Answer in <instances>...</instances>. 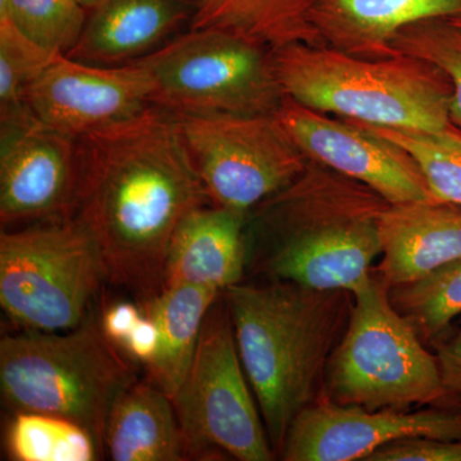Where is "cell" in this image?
Wrapping results in <instances>:
<instances>
[{"mask_svg":"<svg viewBox=\"0 0 461 461\" xmlns=\"http://www.w3.org/2000/svg\"><path fill=\"white\" fill-rule=\"evenodd\" d=\"M247 217L215 205L190 212L167 251L163 290L200 286L223 293L240 284L247 272Z\"/></svg>","mask_w":461,"mask_h":461,"instance_id":"cell-17","label":"cell"},{"mask_svg":"<svg viewBox=\"0 0 461 461\" xmlns=\"http://www.w3.org/2000/svg\"><path fill=\"white\" fill-rule=\"evenodd\" d=\"M391 304L423 342L438 341L461 315V258L388 290Z\"/></svg>","mask_w":461,"mask_h":461,"instance_id":"cell-23","label":"cell"},{"mask_svg":"<svg viewBox=\"0 0 461 461\" xmlns=\"http://www.w3.org/2000/svg\"><path fill=\"white\" fill-rule=\"evenodd\" d=\"M379 238L381 262L372 271L384 286L418 280L461 258V205L438 200L388 204Z\"/></svg>","mask_w":461,"mask_h":461,"instance_id":"cell-15","label":"cell"},{"mask_svg":"<svg viewBox=\"0 0 461 461\" xmlns=\"http://www.w3.org/2000/svg\"><path fill=\"white\" fill-rule=\"evenodd\" d=\"M461 17V0H317L312 23L321 45L353 56L388 58L399 33L421 21Z\"/></svg>","mask_w":461,"mask_h":461,"instance_id":"cell-18","label":"cell"},{"mask_svg":"<svg viewBox=\"0 0 461 461\" xmlns=\"http://www.w3.org/2000/svg\"><path fill=\"white\" fill-rule=\"evenodd\" d=\"M176 118L212 205L248 215L308 166L277 113Z\"/></svg>","mask_w":461,"mask_h":461,"instance_id":"cell-10","label":"cell"},{"mask_svg":"<svg viewBox=\"0 0 461 461\" xmlns=\"http://www.w3.org/2000/svg\"><path fill=\"white\" fill-rule=\"evenodd\" d=\"M75 2H77L78 5H83L85 9L90 12L91 9L95 8L102 0H75Z\"/></svg>","mask_w":461,"mask_h":461,"instance_id":"cell-30","label":"cell"},{"mask_svg":"<svg viewBox=\"0 0 461 461\" xmlns=\"http://www.w3.org/2000/svg\"><path fill=\"white\" fill-rule=\"evenodd\" d=\"M222 294L240 360L278 456L291 423L324 395L327 364L348 327L353 294L268 281L240 282Z\"/></svg>","mask_w":461,"mask_h":461,"instance_id":"cell-2","label":"cell"},{"mask_svg":"<svg viewBox=\"0 0 461 461\" xmlns=\"http://www.w3.org/2000/svg\"><path fill=\"white\" fill-rule=\"evenodd\" d=\"M388 204L362 182L309 160L300 177L257 206L247 271L351 293L381 257L379 221Z\"/></svg>","mask_w":461,"mask_h":461,"instance_id":"cell-3","label":"cell"},{"mask_svg":"<svg viewBox=\"0 0 461 461\" xmlns=\"http://www.w3.org/2000/svg\"><path fill=\"white\" fill-rule=\"evenodd\" d=\"M78 186L77 139L45 126L33 117L2 126L3 229L74 217Z\"/></svg>","mask_w":461,"mask_h":461,"instance_id":"cell-13","label":"cell"},{"mask_svg":"<svg viewBox=\"0 0 461 461\" xmlns=\"http://www.w3.org/2000/svg\"><path fill=\"white\" fill-rule=\"evenodd\" d=\"M107 272L98 245L75 217L5 230L0 304L17 326L62 332L87 318Z\"/></svg>","mask_w":461,"mask_h":461,"instance_id":"cell-7","label":"cell"},{"mask_svg":"<svg viewBox=\"0 0 461 461\" xmlns=\"http://www.w3.org/2000/svg\"><path fill=\"white\" fill-rule=\"evenodd\" d=\"M5 448L14 461H95L105 456L89 430L44 412L14 411L5 429Z\"/></svg>","mask_w":461,"mask_h":461,"instance_id":"cell-22","label":"cell"},{"mask_svg":"<svg viewBox=\"0 0 461 461\" xmlns=\"http://www.w3.org/2000/svg\"><path fill=\"white\" fill-rule=\"evenodd\" d=\"M351 294L350 318L327 364L323 397L366 411H411L448 397L436 355L391 304L377 276L371 271Z\"/></svg>","mask_w":461,"mask_h":461,"instance_id":"cell-6","label":"cell"},{"mask_svg":"<svg viewBox=\"0 0 461 461\" xmlns=\"http://www.w3.org/2000/svg\"><path fill=\"white\" fill-rule=\"evenodd\" d=\"M136 381L132 360L105 335L99 315L72 330H27L0 342V390L9 411L67 418L103 451L109 412Z\"/></svg>","mask_w":461,"mask_h":461,"instance_id":"cell-5","label":"cell"},{"mask_svg":"<svg viewBox=\"0 0 461 461\" xmlns=\"http://www.w3.org/2000/svg\"><path fill=\"white\" fill-rule=\"evenodd\" d=\"M393 50L429 63L447 76L451 84L450 121L461 127V27L450 20L421 21L399 33Z\"/></svg>","mask_w":461,"mask_h":461,"instance_id":"cell-27","label":"cell"},{"mask_svg":"<svg viewBox=\"0 0 461 461\" xmlns=\"http://www.w3.org/2000/svg\"><path fill=\"white\" fill-rule=\"evenodd\" d=\"M278 118L312 162L371 187L390 204L436 200L414 158L351 120H335L285 96Z\"/></svg>","mask_w":461,"mask_h":461,"instance_id":"cell-12","label":"cell"},{"mask_svg":"<svg viewBox=\"0 0 461 461\" xmlns=\"http://www.w3.org/2000/svg\"><path fill=\"white\" fill-rule=\"evenodd\" d=\"M317 0H198L190 29H218L275 51L321 45L312 12Z\"/></svg>","mask_w":461,"mask_h":461,"instance_id":"cell-21","label":"cell"},{"mask_svg":"<svg viewBox=\"0 0 461 461\" xmlns=\"http://www.w3.org/2000/svg\"><path fill=\"white\" fill-rule=\"evenodd\" d=\"M285 96L324 114L388 129L432 132L451 123V84L418 58H363L327 45L272 51Z\"/></svg>","mask_w":461,"mask_h":461,"instance_id":"cell-4","label":"cell"},{"mask_svg":"<svg viewBox=\"0 0 461 461\" xmlns=\"http://www.w3.org/2000/svg\"><path fill=\"white\" fill-rule=\"evenodd\" d=\"M451 23H454V25H456L457 27H461V17L459 18H451Z\"/></svg>","mask_w":461,"mask_h":461,"instance_id":"cell-31","label":"cell"},{"mask_svg":"<svg viewBox=\"0 0 461 461\" xmlns=\"http://www.w3.org/2000/svg\"><path fill=\"white\" fill-rule=\"evenodd\" d=\"M362 124L414 158L433 198L461 205V127L450 123L438 131L423 132Z\"/></svg>","mask_w":461,"mask_h":461,"instance_id":"cell-24","label":"cell"},{"mask_svg":"<svg viewBox=\"0 0 461 461\" xmlns=\"http://www.w3.org/2000/svg\"><path fill=\"white\" fill-rule=\"evenodd\" d=\"M140 62L156 84L153 105L176 117L272 114L285 99L272 51L224 30L190 29Z\"/></svg>","mask_w":461,"mask_h":461,"instance_id":"cell-8","label":"cell"},{"mask_svg":"<svg viewBox=\"0 0 461 461\" xmlns=\"http://www.w3.org/2000/svg\"><path fill=\"white\" fill-rule=\"evenodd\" d=\"M59 54L42 50L9 23H0V124L33 117L25 96L29 85Z\"/></svg>","mask_w":461,"mask_h":461,"instance_id":"cell-26","label":"cell"},{"mask_svg":"<svg viewBox=\"0 0 461 461\" xmlns=\"http://www.w3.org/2000/svg\"><path fill=\"white\" fill-rule=\"evenodd\" d=\"M221 294L209 287L176 286L140 304L159 330V348L145 368L147 379L171 399L189 372L206 315Z\"/></svg>","mask_w":461,"mask_h":461,"instance_id":"cell-20","label":"cell"},{"mask_svg":"<svg viewBox=\"0 0 461 461\" xmlns=\"http://www.w3.org/2000/svg\"><path fill=\"white\" fill-rule=\"evenodd\" d=\"M104 453L114 461L189 460L171 397L148 379L126 388L109 412Z\"/></svg>","mask_w":461,"mask_h":461,"instance_id":"cell-19","label":"cell"},{"mask_svg":"<svg viewBox=\"0 0 461 461\" xmlns=\"http://www.w3.org/2000/svg\"><path fill=\"white\" fill-rule=\"evenodd\" d=\"M77 142L74 217L98 245L108 282L142 304L163 290L167 251L178 224L209 202L177 118L151 105Z\"/></svg>","mask_w":461,"mask_h":461,"instance_id":"cell-1","label":"cell"},{"mask_svg":"<svg viewBox=\"0 0 461 461\" xmlns=\"http://www.w3.org/2000/svg\"><path fill=\"white\" fill-rule=\"evenodd\" d=\"M366 461H461V439L409 437L382 446Z\"/></svg>","mask_w":461,"mask_h":461,"instance_id":"cell-28","label":"cell"},{"mask_svg":"<svg viewBox=\"0 0 461 461\" xmlns=\"http://www.w3.org/2000/svg\"><path fill=\"white\" fill-rule=\"evenodd\" d=\"M409 437L461 439V414L441 409L366 411L321 397L291 423L278 456L284 461H366L382 446Z\"/></svg>","mask_w":461,"mask_h":461,"instance_id":"cell-14","label":"cell"},{"mask_svg":"<svg viewBox=\"0 0 461 461\" xmlns=\"http://www.w3.org/2000/svg\"><path fill=\"white\" fill-rule=\"evenodd\" d=\"M436 357L447 396L461 402V324L453 338L438 345Z\"/></svg>","mask_w":461,"mask_h":461,"instance_id":"cell-29","label":"cell"},{"mask_svg":"<svg viewBox=\"0 0 461 461\" xmlns=\"http://www.w3.org/2000/svg\"><path fill=\"white\" fill-rule=\"evenodd\" d=\"M198 0H102L87 16L68 57L94 65L136 62L172 41L191 23Z\"/></svg>","mask_w":461,"mask_h":461,"instance_id":"cell-16","label":"cell"},{"mask_svg":"<svg viewBox=\"0 0 461 461\" xmlns=\"http://www.w3.org/2000/svg\"><path fill=\"white\" fill-rule=\"evenodd\" d=\"M250 390L221 294L206 315L189 372L172 399L187 459H276Z\"/></svg>","mask_w":461,"mask_h":461,"instance_id":"cell-9","label":"cell"},{"mask_svg":"<svg viewBox=\"0 0 461 461\" xmlns=\"http://www.w3.org/2000/svg\"><path fill=\"white\" fill-rule=\"evenodd\" d=\"M156 84L140 60L94 65L57 56L26 90L39 122L78 139L131 120L153 105Z\"/></svg>","mask_w":461,"mask_h":461,"instance_id":"cell-11","label":"cell"},{"mask_svg":"<svg viewBox=\"0 0 461 461\" xmlns=\"http://www.w3.org/2000/svg\"><path fill=\"white\" fill-rule=\"evenodd\" d=\"M89 11L75 0H0V23H9L33 44L68 56L80 41Z\"/></svg>","mask_w":461,"mask_h":461,"instance_id":"cell-25","label":"cell"}]
</instances>
